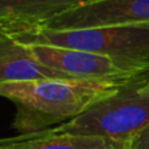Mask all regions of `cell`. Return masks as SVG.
<instances>
[{
    "label": "cell",
    "instance_id": "obj_6",
    "mask_svg": "<svg viewBox=\"0 0 149 149\" xmlns=\"http://www.w3.org/2000/svg\"><path fill=\"white\" fill-rule=\"evenodd\" d=\"M89 0H0V31L37 26Z\"/></svg>",
    "mask_w": 149,
    "mask_h": 149
},
{
    "label": "cell",
    "instance_id": "obj_4",
    "mask_svg": "<svg viewBox=\"0 0 149 149\" xmlns=\"http://www.w3.org/2000/svg\"><path fill=\"white\" fill-rule=\"evenodd\" d=\"M41 64L63 72L73 79L131 80L149 71L124 60L65 47L46 45H22Z\"/></svg>",
    "mask_w": 149,
    "mask_h": 149
},
{
    "label": "cell",
    "instance_id": "obj_5",
    "mask_svg": "<svg viewBox=\"0 0 149 149\" xmlns=\"http://www.w3.org/2000/svg\"><path fill=\"white\" fill-rule=\"evenodd\" d=\"M149 24V0H89L37 25L50 30Z\"/></svg>",
    "mask_w": 149,
    "mask_h": 149
},
{
    "label": "cell",
    "instance_id": "obj_9",
    "mask_svg": "<svg viewBox=\"0 0 149 149\" xmlns=\"http://www.w3.org/2000/svg\"><path fill=\"white\" fill-rule=\"evenodd\" d=\"M124 149H149V124L135 135L126 144Z\"/></svg>",
    "mask_w": 149,
    "mask_h": 149
},
{
    "label": "cell",
    "instance_id": "obj_3",
    "mask_svg": "<svg viewBox=\"0 0 149 149\" xmlns=\"http://www.w3.org/2000/svg\"><path fill=\"white\" fill-rule=\"evenodd\" d=\"M149 124V73L124 84L115 93L93 103L58 132L95 136L124 145Z\"/></svg>",
    "mask_w": 149,
    "mask_h": 149
},
{
    "label": "cell",
    "instance_id": "obj_8",
    "mask_svg": "<svg viewBox=\"0 0 149 149\" xmlns=\"http://www.w3.org/2000/svg\"><path fill=\"white\" fill-rule=\"evenodd\" d=\"M0 149H124V145L102 137L58 132L51 128L0 140Z\"/></svg>",
    "mask_w": 149,
    "mask_h": 149
},
{
    "label": "cell",
    "instance_id": "obj_2",
    "mask_svg": "<svg viewBox=\"0 0 149 149\" xmlns=\"http://www.w3.org/2000/svg\"><path fill=\"white\" fill-rule=\"evenodd\" d=\"M0 34L20 45H46L107 55L149 71V24L68 30L30 26Z\"/></svg>",
    "mask_w": 149,
    "mask_h": 149
},
{
    "label": "cell",
    "instance_id": "obj_7",
    "mask_svg": "<svg viewBox=\"0 0 149 149\" xmlns=\"http://www.w3.org/2000/svg\"><path fill=\"white\" fill-rule=\"evenodd\" d=\"M51 79H73L36 60L20 43L0 34V84Z\"/></svg>",
    "mask_w": 149,
    "mask_h": 149
},
{
    "label": "cell",
    "instance_id": "obj_1",
    "mask_svg": "<svg viewBox=\"0 0 149 149\" xmlns=\"http://www.w3.org/2000/svg\"><path fill=\"white\" fill-rule=\"evenodd\" d=\"M131 80L51 79L1 82L0 97L16 107L13 128L20 135H31L72 120Z\"/></svg>",
    "mask_w": 149,
    "mask_h": 149
}]
</instances>
